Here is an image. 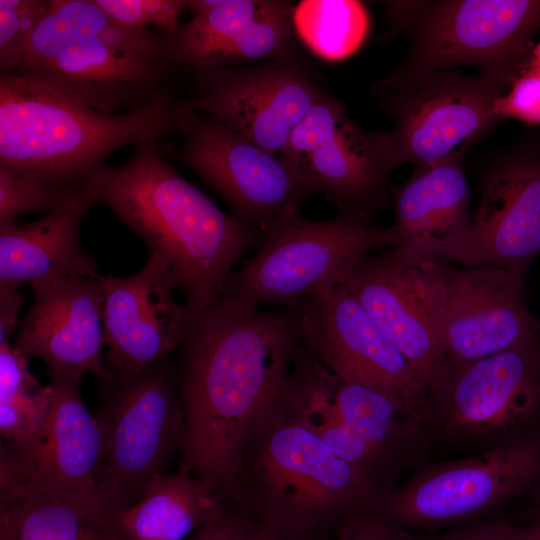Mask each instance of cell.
Here are the masks:
<instances>
[{
  "mask_svg": "<svg viewBox=\"0 0 540 540\" xmlns=\"http://www.w3.org/2000/svg\"><path fill=\"white\" fill-rule=\"evenodd\" d=\"M302 340L297 308L261 311L223 294L191 313L176 366L182 471L220 489L245 437L281 393Z\"/></svg>",
  "mask_w": 540,
  "mask_h": 540,
  "instance_id": "obj_1",
  "label": "cell"
},
{
  "mask_svg": "<svg viewBox=\"0 0 540 540\" xmlns=\"http://www.w3.org/2000/svg\"><path fill=\"white\" fill-rule=\"evenodd\" d=\"M158 141L135 146L120 166L104 165L87 184L167 265L191 313L212 306L225 292L235 264L264 232L223 212L162 156Z\"/></svg>",
  "mask_w": 540,
  "mask_h": 540,
  "instance_id": "obj_2",
  "label": "cell"
},
{
  "mask_svg": "<svg viewBox=\"0 0 540 540\" xmlns=\"http://www.w3.org/2000/svg\"><path fill=\"white\" fill-rule=\"evenodd\" d=\"M220 491L253 524L300 540H328L386 495L276 401L245 437Z\"/></svg>",
  "mask_w": 540,
  "mask_h": 540,
  "instance_id": "obj_3",
  "label": "cell"
},
{
  "mask_svg": "<svg viewBox=\"0 0 540 540\" xmlns=\"http://www.w3.org/2000/svg\"><path fill=\"white\" fill-rule=\"evenodd\" d=\"M175 73L165 33L124 24L95 0H50L16 72L106 113L172 94Z\"/></svg>",
  "mask_w": 540,
  "mask_h": 540,
  "instance_id": "obj_4",
  "label": "cell"
},
{
  "mask_svg": "<svg viewBox=\"0 0 540 540\" xmlns=\"http://www.w3.org/2000/svg\"><path fill=\"white\" fill-rule=\"evenodd\" d=\"M188 112L170 94L138 112L106 113L23 75L0 74V168L78 188L111 154L175 132Z\"/></svg>",
  "mask_w": 540,
  "mask_h": 540,
  "instance_id": "obj_5",
  "label": "cell"
},
{
  "mask_svg": "<svg viewBox=\"0 0 540 540\" xmlns=\"http://www.w3.org/2000/svg\"><path fill=\"white\" fill-rule=\"evenodd\" d=\"M280 406L347 462L398 484L430 454L424 422L386 394L327 369L302 340Z\"/></svg>",
  "mask_w": 540,
  "mask_h": 540,
  "instance_id": "obj_6",
  "label": "cell"
},
{
  "mask_svg": "<svg viewBox=\"0 0 540 540\" xmlns=\"http://www.w3.org/2000/svg\"><path fill=\"white\" fill-rule=\"evenodd\" d=\"M431 452L477 453L540 432V333L470 362L447 357L428 383Z\"/></svg>",
  "mask_w": 540,
  "mask_h": 540,
  "instance_id": "obj_7",
  "label": "cell"
},
{
  "mask_svg": "<svg viewBox=\"0 0 540 540\" xmlns=\"http://www.w3.org/2000/svg\"><path fill=\"white\" fill-rule=\"evenodd\" d=\"M395 242L393 226L345 213L314 221L292 207L267 227L256 253L233 272L224 294L254 308L295 309L321 288L338 284L371 251L393 248Z\"/></svg>",
  "mask_w": 540,
  "mask_h": 540,
  "instance_id": "obj_8",
  "label": "cell"
},
{
  "mask_svg": "<svg viewBox=\"0 0 540 540\" xmlns=\"http://www.w3.org/2000/svg\"><path fill=\"white\" fill-rule=\"evenodd\" d=\"M530 496L540 507V432L456 459L422 462L371 511L407 530L496 516Z\"/></svg>",
  "mask_w": 540,
  "mask_h": 540,
  "instance_id": "obj_9",
  "label": "cell"
},
{
  "mask_svg": "<svg viewBox=\"0 0 540 540\" xmlns=\"http://www.w3.org/2000/svg\"><path fill=\"white\" fill-rule=\"evenodd\" d=\"M100 381L103 397L96 416L104 461L98 491L123 508L137 502L182 450L185 419L177 369L167 358L138 375L112 374Z\"/></svg>",
  "mask_w": 540,
  "mask_h": 540,
  "instance_id": "obj_10",
  "label": "cell"
},
{
  "mask_svg": "<svg viewBox=\"0 0 540 540\" xmlns=\"http://www.w3.org/2000/svg\"><path fill=\"white\" fill-rule=\"evenodd\" d=\"M411 45L401 66L472 65L507 91L526 69L540 30V0L409 1Z\"/></svg>",
  "mask_w": 540,
  "mask_h": 540,
  "instance_id": "obj_11",
  "label": "cell"
},
{
  "mask_svg": "<svg viewBox=\"0 0 540 540\" xmlns=\"http://www.w3.org/2000/svg\"><path fill=\"white\" fill-rule=\"evenodd\" d=\"M507 90L458 68L400 66L376 82L371 94L394 120L391 130L397 167L431 162L476 142L501 119L493 104Z\"/></svg>",
  "mask_w": 540,
  "mask_h": 540,
  "instance_id": "obj_12",
  "label": "cell"
},
{
  "mask_svg": "<svg viewBox=\"0 0 540 540\" xmlns=\"http://www.w3.org/2000/svg\"><path fill=\"white\" fill-rule=\"evenodd\" d=\"M281 155L338 213L375 220L389 205V179L397 167L392 132L364 130L326 92L293 130Z\"/></svg>",
  "mask_w": 540,
  "mask_h": 540,
  "instance_id": "obj_13",
  "label": "cell"
},
{
  "mask_svg": "<svg viewBox=\"0 0 540 540\" xmlns=\"http://www.w3.org/2000/svg\"><path fill=\"white\" fill-rule=\"evenodd\" d=\"M176 157L222 197L237 219L263 232L284 211L315 196L300 171L225 123L188 112L176 127Z\"/></svg>",
  "mask_w": 540,
  "mask_h": 540,
  "instance_id": "obj_14",
  "label": "cell"
},
{
  "mask_svg": "<svg viewBox=\"0 0 540 540\" xmlns=\"http://www.w3.org/2000/svg\"><path fill=\"white\" fill-rule=\"evenodd\" d=\"M297 309L303 340L327 369L386 394L425 425L426 387L350 292L339 284L326 286Z\"/></svg>",
  "mask_w": 540,
  "mask_h": 540,
  "instance_id": "obj_15",
  "label": "cell"
},
{
  "mask_svg": "<svg viewBox=\"0 0 540 540\" xmlns=\"http://www.w3.org/2000/svg\"><path fill=\"white\" fill-rule=\"evenodd\" d=\"M324 92L296 54L195 75L185 101L191 112L216 118L263 149L281 154Z\"/></svg>",
  "mask_w": 540,
  "mask_h": 540,
  "instance_id": "obj_16",
  "label": "cell"
},
{
  "mask_svg": "<svg viewBox=\"0 0 540 540\" xmlns=\"http://www.w3.org/2000/svg\"><path fill=\"white\" fill-rule=\"evenodd\" d=\"M436 285L447 358L470 362L520 346L540 333L530 310L525 277L482 265H428Z\"/></svg>",
  "mask_w": 540,
  "mask_h": 540,
  "instance_id": "obj_17",
  "label": "cell"
},
{
  "mask_svg": "<svg viewBox=\"0 0 540 540\" xmlns=\"http://www.w3.org/2000/svg\"><path fill=\"white\" fill-rule=\"evenodd\" d=\"M105 362L112 374L135 376L179 350L191 312L174 296L167 265L148 253L145 265L127 277L99 275Z\"/></svg>",
  "mask_w": 540,
  "mask_h": 540,
  "instance_id": "obj_18",
  "label": "cell"
},
{
  "mask_svg": "<svg viewBox=\"0 0 540 540\" xmlns=\"http://www.w3.org/2000/svg\"><path fill=\"white\" fill-rule=\"evenodd\" d=\"M479 193L470 237L453 262L526 277L540 256V146L496 158L480 173Z\"/></svg>",
  "mask_w": 540,
  "mask_h": 540,
  "instance_id": "obj_19",
  "label": "cell"
},
{
  "mask_svg": "<svg viewBox=\"0 0 540 540\" xmlns=\"http://www.w3.org/2000/svg\"><path fill=\"white\" fill-rule=\"evenodd\" d=\"M338 284L363 305L427 387L446 357L429 266L402 262L392 251L368 254Z\"/></svg>",
  "mask_w": 540,
  "mask_h": 540,
  "instance_id": "obj_20",
  "label": "cell"
},
{
  "mask_svg": "<svg viewBox=\"0 0 540 540\" xmlns=\"http://www.w3.org/2000/svg\"><path fill=\"white\" fill-rule=\"evenodd\" d=\"M293 7L279 0H221L167 35L172 65L195 76L296 55Z\"/></svg>",
  "mask_w": 540,
  "mask_h": 540,
  "instance_id": "obj_21",
  "label": "cell"
},
{
  "mask_svg": "<svg viewBox=\"0 0 540 540\" xmlns=\"http://www.w3.org/2000/svg\"><path fill=\"white\" fill-rule=\"evenodd\" d=\"M467 141L440 159L415 165L391 188L395 212L394 256L414 266L453 262L466 245L473 214L463 167Z\"/></svg>",
  "mask_w": 540,
  "mask_h": 540,
  "instance_id": "obj_22",
  "label": "cell"
},
{
  "mask_svg": "<svg viewBox=\"0 0 540 540\" xmlns=\"http://www.w3.org/2000/svg\"><path fill=\"white\" fill-rule=\"evenodd\" d=\"M50 412L44 433L32 448L0 447V486L98 489L104 437L96 415L80 392L83 376L48 372Z\"/></svg>",
  "mask_w": 540,
  "mask_h": 540,
  "instance_id": "obj_23",
  "label": "cell"
},
{
  "mask_svg": "<svg viewBox=\"0 0 540 540\" xmlns=\"http://www.w3.org/2000/svg\"><path fill=\"white\" fill-rule=\"evenodd\" d=\"M98 276L31 283L33 303L19 321L13 346L28 359L40 358L48 372L110 377L102 355L104 289Z\"/></svg>",
  "mask_w": 540,
  "mask_h": 540,
  "instance_id": "obj_24",
  "label": "cell"
},
{
  "mask_svg": "<svg viewBox=\"0 0 540 540\" xmlns=\"http://www.w3.org/2000/svg\"><path fill=\"white\" fill-rule=\"evenodd\" d=\"M97 204L88 184L38 220L0 226V291L64 276H98L80 243V225Z\"/></svg>",
  "mask_w": 540,
  "mask_h": 540,
  "instance_id": "obj_25",
  "label": "cell"
},
{
  "mask_svg": "<svg viewBox=\"0 0 540 540\" xmlns=\"http://www.w3.org/2000/svg\"><path fill=\"white\" fill-rule=\"evenodd\" d=\"M98 489L0 486V540H129Z\"/></svg>",
  "mask_w": 540,
  "mask_h": 540,
  "instance_id": "obj_26",
  "label": "cell"
},
{
  "mask_svg": "<svg viewBox=\"0 0 540 540\" xmlns=\"http://www.w3.org/2000/svg\"><path fill=\"white\" fill-rule=\"evenodd\" d=\"M227 506L214 481L180 470L156 476L121 518L129 540H186Z\"/></svg>",
  "mask_w": 540,
  "mask_h": 540,
  "instance_id": "obj_27",
  "label": "cell"
},
{
  "mask_svg": "<svg viewBox=\"0 0 540 540\" xmlns=\"http://www.w3.org/2000/svg\"><path fill=\"white\" fill-rule=\"evenodd\" d=\"M28 358L10 346L0 350L1 448L22 452L41 439L50 412L49 385L29 371Z\"/></svg>",
  "mask_w": 540,
  "mask_h": 540,
  "instance_id": "obj_28",
  "label": "cell"
},
{
  "mask_svg": "<svg viewBox=\"0 0 540 540\" xmlns=\"http://www.w3.org/2000/svg\"><path fill=\"white\" fill-rule=\"evenodd\" d=\"M296 37L317 57L340 61L355 53L365 41L369 16L365 5L354 0H305L293 7Z\"/></svg>",
  "mask_w": 540,
  "mask_h": 540,
  "instance_id": "obj_29",
  "label": "cell"
},
{
  "mask_svg": "<svg viewBox=\"0 0 540 540\" xmlns=\"http://www.w3.org/2000/svg\"><path fill=\"white\" fill-rule=\"evenodd\" d=\"M50 0H0V74L16 73Z\"/></svg>",
  "mask_w": 540,
  "mask_h": 540,
  "instance_id": "obj_30",
  "label": "cell"
},
{
  "mask_svg": "<svg viewBox=\"0 0 540 540\" xmlns=\"http://www.w3.org/2000/svg\"><path fill=\"white\" fill-rule=\"evenodd\" d=\"M82 186L56 188L0 168V226L25 213L48 212Z\"/></svg>",
  "mask_w": 540,
  "mask_h": 540,
  "instance_id": "obj_31",
  "label": "cell"
},
{
  "mask_svg": "<svg viewBox=\"0 0 540 540\" xmlns=\"http://www.w3.org/2000/svg\"><path fill=\"white\" fill-rule=\"evenodd\" d=\"M118 21L139 28L151 26L166 35L179 28L188 0H95Z\"/></svg>",
  "mask_w": 540,
  "mask_h": 540,
  "instance_id": "obj_32",
  "label": "cell"
},
{
  "mask_svg": "<svg viewBox=\"0 0 540 540\" xmlns=\"http://www.w3.org/2000/svg\"><path fill=\"white\" fill-rule=\"evenodd\" d=\"M493 113L501 120L514 118L528 126H539L540 72L526 68L509 90L495 100Z\"/></svg>",
  "mask_w": 540,
  "mask_h": 540,
  "instance_id": "obj_33",
  "label": "cell"
},
{
  "mask_svg": "<svg viewBox=\"0 0 540 540\" xmlns=\"http://www.w3.org/2000/svg\"><path fill=\"white\" fill-rule=\"evenodd\" d=\"M328 540H425L398 527L371 511L344 522Z\"/></svg>",
  "mask_w": 540,
  "mask_h": 540,
  "instance_id": "obj_34",
  "label": "cell"
},
{
  "mask_svg": "<svg viewBox=\"0 0 540 540\" xmlns=\"http://www.w3.org/2000/svg\"><path fill=\"white\" fill-rule=\"evenodd\" d=\"M251 521L229 505L214 520L196 530L186 540H244Z\"/></svg>",
  "mask_w": 540,
  "mask_h": 540,
  "instance_id": "obj_35",
  "label": "cell"
},
{
  "mask_svg": "<svg viewBox=\"0 0 540 540\" xmlns=\"http://www.w3.org/2000/svg\"><path fill=\"white\" fill-rule=\"evenodd\" d=\"M512 523L502 517H489L450 528L425 540H510Z\"/></svg>",
  "mask_w": 540,
  "mask_h": 540,
  "instance_id": "obj_36",
  "label": "cell"
},
{
  "mask_svg": "<svg viewBox=\"0 0 540 540\" xmlns=\"http://www.w3.org/2000/svg\"><path fill=\"white\" fill-rule=\"evenodd\" d=\"M23 303L24 296L19 289L0 291V343L9 342L19 324V312Z\"/></svg>",
  "mask_w": 540,
  "mask_h": 540,
  "instance_id": "obj_37",
  "label": "cell"
},
{
  "mask_svg": "<svg viewBox=\"0 0 540 540\" xmlns=\"http://www.w3.org/2000/svg\"><path fill=\"white\" fill-rule=\"evenodd\" d=\"M510 540H540V507H538L536 516L528 525H512Z\"/></svg>",
  "mask_w": 540,
  "mask_h": 540,
  "instance_id": "obj_38",
  "label": "cell"
},
{
  "mask_svg": "<svg viewBox=\"0 0 540 540\" xmlns=\"http://www.w3.org/2000/svg\"><path fill=\"white\" fill-rule=\"evenodd\" d=\"M244 540H300V539L282 534L265 525L252 523Z\"/></svg>",
  "mask_w": 540,
  "mask_h": 540,
  "instance_id": "obj_39",
  "label": "cell"
},
{
  "mask_svg": "<svg viewBox=\"0 0 540 540\" xmlns=\"http://www.w3.org/2000/svg\"><path fill=\"white\" fill-rule=\"evenodd\" d=\"M526 68L540 72V40L537 44H535L531 59Z\"/></svg>",
  "mask_w": 540,
  "mask_h": 540,
  "instance_id": "obj_40",
  "label": "cell"
},
{
  "mask_svg": "<svg viewBox=\"0 0 540 540\" xmlns=\"http://www.w3.org/2000/svg\"><path fill=\"white\" fill-rule=\"evenodd\" d=\"M538 145L540 146V141L538 142Z\"/></svg>",
  "mask_w": 540,
  "mask_h": 540,
  "instance_id": "obj_41",
  "label": "cell"
}]
</instances>
